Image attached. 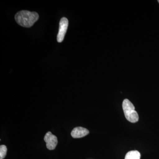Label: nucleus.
I'll return each mask as SVG.
<instances>
[{
    "mask_svg": "<svg viewBox=\"0 0 159 159\" xmlns=\"http://www.w3.org/2000/svg\"><path fill=\"white\" fill-rule=\"evenodd\" d=\"M39 18V16L37 12H31L27 10L19 11L15 16L16 21L17 24L25 28L31 27Z\"/></svg>",
    "mask_w": 159,
    "mask_h": 159,
    "instance_id": "1",
    "label": "nucleus"
},
{
    "mask_svg": "<svg viewBox=\"0 0 159 159\" xmlns=\"http://www.w3.org/2000/svg\"><path fill=\"white\" fill-rule=\"evenodd\" d=\"M122 108L126 119L132 123H135L139 120V116L135 107L128 99H125L122 102Z\"/></svg>",
    "mask_w": 159,
    "mask_h": 159,
    "instance_id": "2",
    "label": "nucleus"
},
{
    "mask_svg": "<svg viewBox=\"0 0 159 159\" xmlns=\"http://www.w3.org/2000/svg\"><path fill=\"white\" fill-rule=\"evenodd\" d=\"M68 25V20L66 18L63 17L61 19L59 23V31L57 38V41L58 43L62 42L63 40L67 30Z\"/></svg>",
    "mask_w": 159,
    "mask_h": 159,
    "instance_id": "3",
    "label": "nucleus"
},
{
    "mask_svg": "<svg viewBox=\"0 0 159 159\" xmlns=\"http://www.w3.org/2000/svg\"><path fill=\"white\" fill-rule=\"evenodd\" d=\"M44 140L46 142L47 148L50 150L55 149L58 142L57 137L53 135L51 132H48L46 134Z\"/></svg>",
    "mask_w": 159,
    "mask_h": 159,
    "instance_id": "4",
    "label": "nucleus"
},
{
    "mask_svg": "<svg viewBox=\"0 0 159 159\" xmlns=\"http://www.w3.org/2000/svg\"><path fill=\"white\" fill-rule=\"evenodd\" d=\"M89 133L88 129L82 127H77L74 128L71 133L72 137L74 139H79L87 135Z\"/></svg>",
    "mask_w": 159,
    "mask_h": 159,
    "instance_id": "5",
    "label": "nucleus"
},
{
    "mask_svg": "<svg viewBox=\"0 0 159 159\" xmlns=\"http://www.w3.org/2000/svg\"><path fill=\"white\" fill-rule=\"evenodd\" d=\"M141 154L138 151H130L125 155V159H140Z\"/></svg>",
    "mask_w": 159,
    "mask_h": 159,
    "instance_id": "6",
    "label": "nucleus"
},
{
    "mask_svg": "<svg viewBox=\"0 0 159 159\" xmlns=\"http://www.w3.org/2000/svg\"><path fill=\"white\" fill-rule=\"evenodd\" d=\"M7 148L5 145L0 146V159H3L6 157L7 153Z\"/></svg>",
    "mask_w": 159,
    "mask_h": 159,
    "instance_id": "7",
    "label": "nucleus"
},
{
    "mask_svg": "<svg viewBox=\"0 0 159 159\" xmlns=\"http://www.w3.org/2000/svg\"><path fill=\"white\" fill-rule=\"evenodd\" d=\"M158 2L159 3V0H158Z\"/></svg>",
    "mask_w": 159,
    "mask_h": 159,
    "instance_id": "8",
    "label": "nucleus"
}]
</instances>
